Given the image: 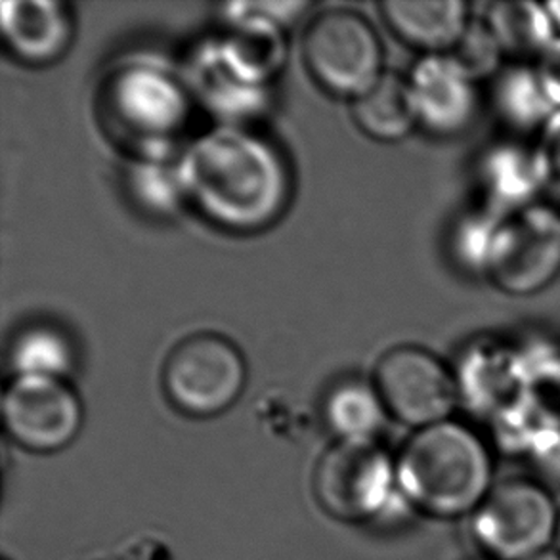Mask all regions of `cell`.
Masks as SVG:
<instances>
[{
	"instance_id": "cell-6",
	"label": "cell",
	"mask_w": 560,
	"mask_h": 560,
	"mask_svg": "<svg viewBox=\"0 0 560 560\" xmlns=\"http://www.w3.org/2000/svg\"><path fill=\"white\" fill-rule=\"evenodd\" d=\"M304 60L326 91L357 100L383 73V48L372 23L352 10H327L304 35Z\"/></svg>"
},
{
	"instance_id": "cell-3",
	"label": "cell",
	"mask_w": 560,
	"mask_h": 560,
	"mask_svg": "<svg viewBox=\"0 0 560 560\" xmlns=\"http://www.w3.org/2000/svg\"><path fill=\"white\" fill-rule=\"evenodd\" d=\"M560 508L532 477L495 482L470 516V534L488 560H526L553 549Z\"/></svg>"
},
{
	"instance_id": "cell-28",
	"label": "cell",
	"mask_w": 560,
	"mask_h": 560,
	"mask_svg": "<svg viewBox=\"0 0 560 560\" xmlns=\"http://www.w3.org/2000/svg\"><path fill=\"white\" fill-rule=\"evenodd\" d=\"M541 175H544V188L547 196L553 197V201L560 205V109H557L546 127L538 132L536 142Z\"/></svg>"
},
{
	"instance_id": "cell-11",
	"label": "cell",
	"mask_w": 560,
	"mask_h": 560,
	"mask_svg": "<svg viewBox=\"0 0 560 560\" xmlns=\"http://www.w3.org/2000/svg\"><path fill=\"white\" fill-rule=\"evenodd\" d=\"M304 2H232L224 7L228 33L217 40L220 58L245 83L266 86L285 63L283 27L306 10Z\"/></svg>"
},
{
	"instance_id": "cell-7",
	"label": "cell",
	"mask_w": 560,
	"mask_h": 560,
	"mask_svg": "<svg viewBox=\"0 0 560 560\" xmlns=\"http://www.w3.org/2000/svg\"><path fill=\"white\" fill-rule=\"evenodd\" d=\"M247 381V365L234 342L199 334L168 357L163 385L168 400L189 417H214L234 406Z\"/></svg>"
},
{
	"instance_id": "cell-24",
	"label": "cell",
	"mask_w": 560,
	"mask_h": 560,
	"mask_svg": "<svg viewBox=\"0 0 560 560\" xmlns=\"http://www.w3.org/2000/svg\"><path fill=\"white\" fill-rule=\"evenodd\" d=\"M503 219L505 217L495 214L482 205L480 209L465 212L455 220L447 245H450L452 260L459 270L472 273L475 278L488 276L493 247H495V237H498Z\"/></svg>"
},
{
	"instance_id": "cell-26",
	"label": "cell",
	"mask_w": 560,
	"mask_h": 560,
	"mask_svg": "<svg viewBox=\"0 0 560 560\" xmlns=\"http://www.w3.org/2000/svg\"><path fill=\"white\" fill-rule=\"evenodd\" d=\"M452 56L477 83L492 81L493 77H498L501 69L508 66V58L493 37L492 31L488 30L485 20L470 22Z\"/></svg>"
},
{
	"instance_id": "cell-10",
	"label": "cell",
	"mask_w": 560,
	"mask_h": 560,
	"mask_svg": "<svg viewBox=\"0 0 560 560\" xmlns=\"http://www.w3.org/2000/svg\"><path fill=\"white\" fill-rule=\"evenodd\" d=\"M83 404L63 378L15 375L2 394L8 436L35 454L68 447L83 427Z\"/></svg>"
},
{
	"instance_id": "cell-14",
	"label": "cell",
	"mask_w": 560,
	"mask_h": 560,
	"mask_svg": "<svg viewBox=\"0 0 560 560\" xmlns=\"http://www.w3.org/2000/svg\"><path fill=\"white\" fill-rule=\"evenodd\" d=\"M459 404L495 421L523 400L524 362L500 345L472 347L455 372Z\"/></svg>"
},
{
	"instance_id": "cell-4",
	"label": "cell",
	"mask_w": 560,
	"mask_h": 560,
	"mask_svg": "<svg viewBox=\"0 0 560 560\" xmlns=\"http://www.w3.org/2000/svg\"><path fill=\"white\" fill-rule=\"evenodd\" d=\"M398 490L396 459L375 440H337L319 457L312 492L327 515L345 524L372 521Z\"/></svg>"
},
{
	"instance_id": "cell-15",
	"label": "cell",
	"mask_w": 560,
	"mask_h": 560,
	"mask_svg": "<svg viewBox=\"0 0 560 560\" xmlns=\"http://www.w3.org/2000/svg\"><path fill=\"white\" fill-rule=\"evenodd\" d=\"M0 27L15 58L33 66L58 60L73 33L68 8L54 0L2 2Z\"/></svg>"
},
{
	"instance_id": "cell-21",
	"label": "cell",
	"mask_w": 560,
	"mask_h": 560,
	"mask_svg": "<svg viewBox=\"0 0 560 560\" xmlns=\"http://www.w3.org/2000/svg\"><path fill=\"white\" fill-rule=\"evenodd\" d=\"M324 413L337 440H375L388 416L375 383L362 378L335 385L327 394Z\"/></svg>"
},
{
	"instance_id": "cell-18",
	"label": "cell",
	"mask_w": 560,
	"mask_h": 560,
	"mask_svg": "<svg viewBox=\"0 0 560 560\" xmlns=\"http://www.w3.org/2000/svg\"><path fill=\"white\" fill-rule=\"evenodd\" d=\"M485 23L511 63H536L559 37L549 8L536 2H495Z\"/></svg>"
},
{
	"instance_id": "cell-29",
	"label": "cell",
	"mask_w": 560,
	"mask_h": 560,
	"mask_svg": "<svg viewBox=\"0 0 560 560\" xmlns=\"http://www.w3.org/2000/svg\"><path fill=\"white\" fill-rule=\"evenodd\" d=\"M539 79L555 109H560V35L536 63Z\"/></svg>"
},
{
	"instance_id": "cell-19",
	"label": "cell",
	"mask_w": 560,
	"mask_h": 560,
	"mask_svg": "<svg viewBox=\"0 0 560 560\" xmlns=\"http://www.w3.org/2000/svg\"><path fill=\"white\" fill-rule=\"evenodd\" d=\"M493 112L515 132H539L557 112L534 63H509L492 79Z\"/></svg>"
},
{
	"instance_id": "cell-30",
	"label": "cell",
	"mask_w": 560,
	"mask_h": 560,
	"mask_svg": "<svg viewBox=\"0 0 560 560\" xmlns=\"http://www.w3.org/2000/svg\"><path fill=\"white\" fill-rule=\"evenodd\" d=\"M547 8H549V14H551V18H553L557 33H560V0H555V2H547Z\"/></svg>"
},
{
	"instance_id": "cell-8",
	"label": "cell",
	"mask_w": 560,
	"mask_h": 560,
	"mask_svg": "<svg viewBox=\"0 0 560 560\" xmlns=\"http://www.w3.org/2000/svg\"><path fill=\"white\" fill-rule=\"evenodd\" d=\"M560 273V211L536 203L505 217L495 237L488 278L513 296L549 288Z\"/></svg>"
},
{
	"instance_id": "cell-13",
	"label": "cell",
	"mask_w": 560,
	"mask_h": 560,
	"mask_svg": "<svg viewBox=\"0 0 560 560\" xmlns=\"http://www.w3.org/2000/svg\"><path fill=\"white\" fill-rule=\"evenodd\" d=\"M477 183L485 207L500 217H511L538 203L546 188L536 145L518 140L488 145L478 158Z\"/></svg>"
},
{
	"instance_id": "cell-17",
	"label": "cell",
	"mask_w": 560,
	"mask_h": 560,
	"mask_svg": "<svg viewBox=\"0 0 560 560\" xmlns=\"http://www.w3.org/2000/svg\"><path fill=\"white\" fill-rule=\"evenodd\" d=\"M189 81L212 114L228 121H242L257 115L266 102V86L245 83L220 58L217 40L194 54L189 63Z\"/></svg>"
},
{
	"instance_id": "cell-12",
	"label": "cell",
	"mask_w": 560,
	"mask_h": 560,
	"mask_svg": "<svg viewBox=\"0 0 560 560\" xmlns=\"http://www.w3.org/2000/svg\"><path fill=\"white\" fill-rule=\"evenodd\" d=\"M417 122L439 138L462 137L480 112L477 81L452 54H431L417 61L408 77Z\"/></svg>"
},
{
	"instance_id": "cell-5",
	"label": "cell",
	"mask_w": 560,
	"mask_h": 560,
	"mask_svg": "<svg viewBox=\"0 0 560 560\" xmlns=\"http://www.w3.org/2000/svg\"><path fill=\"white\" fill-rule=\"evenodd\" d=\"M112 121L127 137L142 142L138 155H167L171 142L186 127L189 96L184 84L150 63H129L109 79L106 91Z\"/></svg>"
},
{
	"instance_id": "cell-25",
	"label": "cell",
	"mask_w": 560,
	"mask_h": 560,
	"mask_svg": "<svg viewBox=\"0 0 560 560\" xmlns=\"http://www.w3.org/2000/svg\"><path fill=\"white\" fill-rule=\"evenodd\" d=\"M523 406L544 431H560V354L524 362Z\"/></svg>"
},
{
	"instance_id": "cell-2",
	"label": "cell",
	"mask_w": 560,
	"mask_h": 560,
	"mask_svg": "<svg viewBox=\"0 0 560 560\" xmlns=\"http://www.w3.org/2000/svg\"><path fill=\"white\" fill-rule=\"evenodd\" d=\"M401 498L423 515H475L495 486L493 450L469 424L447 419L411 434L396 459Z\"/></svg>"
},
{
	"instance_id": "cell-22",
	"label": "cell",
	"mask_w": 560,
	"mask_h": 560,
	"mask_svg": "<svg viewBox=\"0 0 560 560\" xmlns=\"http://www.w3.org/2000/svg\"><path fill=\"white\" fill-rule=\"evenodd\" d=\"M10 364L15 375L63 378L73 370L75 350L58 327L30 326L12 342Z\"/></svg>"
},
{
	"instance_id": "cell-16",
	"label": "cell",
	"mask_w": 560,
	"mask_h": 560,
	"mask_svg": "<svg viewBox=\"0 0 560 560\" xmlns=\"http://www.w3.org/2000/svg\"><path fill=\"white\" fill-rule=\"evenodd\" d=\"M381 10L390 30L424 56L454 52L472 22L463 0H386Z\"/></svg>"
},
{
	"instance_id": "cell-9",
	"label": "cell",
	"mask_w": 560,
	"mask_h": 560,
	"mask_svg": "<svg viewBox=\"0 0 560 560\" xmlns=\"http://www.w3.org/2000/svg\"><path fill=\"white\" fill-rule=\"evenodd\" d=\"M375 386L388 416L416 431L452 419L459 406L455 373L431 350L413 345L381 358Z\"/></svg>"
},
{
	"instance_id": "cell-32",
	"label": "cell",
	"mask_w": 560,
	"mask_h": 560,
	"mask_svg": "<svg viewBox=\"0 0 560 560\" xmlns=\"http://www.w3.org/2000/svg\"><path fill=\"white\" fill-rule=\"evenodd\" d=\"M555 549L560 553V516H559V526H557V538H555Z\"/></svg>"
},
{
	"instance_id": "cell-27",
	"label": "cell",
	"mask_w": 560,
	"mask_h": 560,
	"mask_svg": "<svg viewBox=\"0 0 560 560\" xmlns=\"http://www.w3.org/2000/svg\"><path fill=\"white\" fill-rule=\"evenodd\" d=\"M532 469V478L551 492L560 490V431L539 434L528 455L524 457Z\"/></svg>"
},
{
	"instance_id": "cell-23",
	"label": "cell",
	"mask_w": 560,
	"mask_h": 560,
	"mask_svg": "<svg viewBox=\"0 0 560 560\" xmlns=\"http://www.w3.org/2000/svg\"><path fill=\"white\" fill-rule=\"evenodd\" d=\"M130 196L144 211L167 217L186 201L178 161L168 163L167 155H138L127 171Z\"/></svg>"
},
{
	"instance_id": "cell-31",
	"label": "cell",
	"mask_w": 560,
	"mask_h": 560,
	"mask_svg": "<svg viewBox=\"0 0 560 560\" xmlns=\"http://www.w3.org/2000/svg\"><path fill=\"white\" fill-rule=\"evenodd\" d=\"M526 560H560V553L553 547V549H547L544 553L534 555V557Z\"/></svg>"
},
{
	"instance_id": "cell-1",
	"label": "cell",
	"mask_w": 560,
	"mask_h": 560,
	"mask_svg": "<svg viewBox=\"0 0 560 560\" xmlns=\"http://www.w3.org/2000/svg\"><path fill=\"white\" fill-rule=\"evenodd\" d=\"M186 201L230 232H258L288 207V163L266 138L237 125L212 129L178 161Z\"/></svg>"
},
{
	"instance_id": "cell-20",
	"label": "cell",
	"mask_w": 560,
	"mask_h": 560,
	"mask_svg": "<svg viewBox=\"0 0 560 560\" xmlns=\"http://www.w3.org/2000/svg\"><path fill=\"white\" fill-rule=\"evenodd\" d=\"M357 125L381 142H398L416 129L417 112L408 79L385 73L352 104Z\"/></svg>"
}]
</instances>
